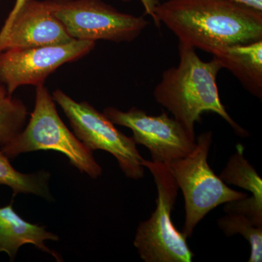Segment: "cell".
<instances>
[{
	"instance_id": "cell-14",
	"label": "cell",
	"mask_w": 262,
	"mask_h": 262,
	"mask_svg": "<svg viewBox=\"0 0 262 262\" xmlns=\"http://www.w3.org/2000/svg\"><path fill=\"white\" fill-rule=\"evenodd\" d=\"M51 175L47 171L25 174L13 168L9 158L0 149V185L9 187L13 196L18 194H32L45 199H52L49 181Z\"/></svg>"
},
{
	"instance_id": "cell-2",
	"label": "cell",
	"mask_w": 262,
	"mask_h": 262,
	"mask_svg": "<svg viewBox=\"0 0 262 262\" xmlns=\"http://www.w3.org/2000/svg\"><path fill=\"white\" fill-rule=\"evenodd\" d=\"M180 61L178 67L165 70L154 90L157 102L167 108L174 118L195 139L194 125L201 121V115L212 112L222 117L235 131L245 137L247 130L239 126L222 103L216 83L217 75L223 69L213 57L202 61L194 48L179 43Z\"/></svg>"
},
{
	"instance_id": "cell-13",
	"label": "cell",
	"mask_w": 262,
	"mask_h": 262,
	"mask_svg": "<svg viewBox=\"0 0 262 262\" xmlns=\"http://www.w3.org/2000/svg\"><path fill=\"white\" fill-rule=\"evenodd\" d=\"M244 147L237 144V151L229 158L220 178L226 184H233L251 193L247 198L250 204L262 211V181L244 155Z\"/></svg>"
},
{
	"instance_id": "cell-10",
	"label": "cell",
	"mask_w": 262,
	"mask_h": 262,
	"mask_svg": "<svg viewBox=\"0 0 262 262\" xmlns=\"http://www.w3.org/2000/svg\"><path fill=\"white\" fill-rule=\"evenodd\" d=\"M74 40L51 13L47 0H26L0 39V52L66 44Z\"/></svg>"
},
{
	"instance_id": "cell-1",
	"label": "cell",
	"mask_w": 262,
	"mask_h": 262,
	"mask_svg": "<svg viewBox=\"0 0 262 262\" xmlns=\"http://www.w3.org/2000/svg\"><path fill=\"white\" fill-rule=\"evenodd\" d=\"M184 45L211 53L215 48L262 40V13L229 0H167L155 8Z\"/></svg>"
},
{
	"instance_id": "cell-7",
	"label": "cell",
	"mask_w": 262,
	"mask_h": 262,
	"mask_svg": "<svg viewBox=\"0 0 262 262\" xmlns=\"http://www.w3.org/2000/svg\"><path fill=\"white\" fill-rule=\"evenodd\" d=\"M68 118L74 134L91 151L103 150L116 158L122 171L129 179H140L144 167L134 138L120 132L115 124L87 101L77 102L61 90L52 94Z\"/></svg>"
},
{
	"instance_id": "cell-16",
	"label": "cell",
	"mask_w": 262,
	"mask_h": 262,
	"mask_svg": "<svg viewBox=\"0 0 262 262\" xmlns=\"http://www.w3.org/2000/svg\"><path fill=\"white\" fill-rule=\"evenodd\" d=\"M218 225L227 237L239 234L251 245L248 262L262 261V226L256 225L243 213H229L218 220Z\"/></svg>"
},
{
	"instance_id": "cell-12",
	"label": "cell",
	"mask_w": 262,
	"mask_h": 262,
	"mask_svg": "<svg viewBox=\"0 0 262 262\" xmlns=\"http://www.w3.org/2000/svg\"><path fill=\"white\" fill-rule=\"evenodd\" d=\"M210 53L250 94L261 99L262 40L215 48Z\"/></svg>"
},
{
	"instance_id": "cell-18",
	"label": "cell",
	"mask_w": 262,
	"mask_h": 262,
	"mask_svg": "<svg viewBox=\"0 0 262 262\" xmlns=\"http://www.w3.org/2000/svg\"><path fill=\"white\" fill-rule=\"evenodd\" d=\"M117 1L123 2V3H129V2L134 1V0H117ZM144 7L145 10V14L149 15L155 20L157 27H160V24L157 20L155 14V8L157 5L159 3L158 0H139Z\"/></svg>"
},
{
	"instance_id": "cell-6",
	"label": "cell",
	"mask_w": 262,
	"mask_h": 262,
	"mask_svg": "<svg viewBox=\"0 0 262 262\" xmlns=\"http://www.w3.org/2000/svg\"><path fill=\"white\" fill-rule=\"evenodd\" d=\"M53 15L75 40L130 42L149 24L103 0H47Z\"/></svg>"
},
{
	"instance_id": "cell-5",
	"label": "cell",
	"mask_w": 262,
	"mask_h": 262,
	"mask_svg": "<svg viewBox=\"0 0 262 262\" xmlns=\"http://www.w3.org/2000/svg\"><path fill=\"white\" fill-rule=\"evenodd\" d=\"M143 166L154 177L158 189L156 210L136 231L134 246L145 262H191L194 253L187 238L171 221L179 187L168 165L143 159Z\"/></svg>"
},
{
	"instance_id": "cell-20",
	"label": "cell",
	"mask_w": 262,
	"mask_h": 262,
	"mask_svg": "<svg viewBox=\"0 0 262 262\" xmlns=\"http://www.w3.org/2000/svg\"><path fill=\"white\" fill-rule=\"evenodd\" d=\"M0 5H1V0H0Z\"/></svg>"
},
{
	"instance_id": "cell-17",
	"label": "cell",
	"mask_w": 262,
	"mask_h": 262,
	"mask_svg": "<svg viewBox=\"0 0 262 262\" xmlns=\"http://www.w3.org/2000/svg\"><path fill=\"white\" fill-rule=\"evenodd\" d=\"M25 1L26 0H15V5L14 6H13V9L10 12L9 15H8L6 20H5L3 28L0 30V39L4 37L5 34L8 32L10 25H11L12 22H13V19H14L15 15L18 13V10L21 8L22 5L25 3Z\"/></svg>"
},
{
	"instance_id": "cell-3",
	"label": "cell",
	"mask_w": 262,
	"mask_h": 262,
	"mask_svg": "<svg viewBox=\"0 0 262 262\" xmlns=\"http://www.w3.org/2000/svg\"><path fill=\"white\" fill-rule=\"evenodd\" d=\"M0 149L8 158L39 150H53L64 155L71 165L91 179H98L102 168L93 151L84 145L58 115L54 100L44 85L36 87L35 104L24 130Z\"/></svg>"
},
{
	"instance_id": "cell-11",
	"label": "cell",
	"mask_w": 262,
	"mask_h": 262,
	"mask_svg": "<svg viewBox=\"0 0 262 262\" xmlns=\"http://www.w3.org/2000/svg\"><path fill=\"white\" fill-rule=\"evenodd\" d=\"M57 234L48 232L44 226L29 223L13 209V205L0 208V252H5L13 261L19 248L25 244H32L51 254L58 261H62L59 253L49 249L46 241H58Z\"/></svg>"
},
{
	"instance_id": "cell-4",
	"label": "cell",
	"mask_w": 262,
	"mask_h": 262,
	"mask_svg": "<svg viewBox=\"0 0 262 262\" xmlns=\"http://www.w3.org/2000/svg\"><path fill=\"white\" fill-rule=\"evenodd\" d=\"M212 139L211 131L203 133L189 154L168 165L184 195L185 222L182 233L186 238L191 237L198 223L217 206L248 196L230 189L210 167L208 157Z\"/></svg>"
},
{
	"instance_id": "cell-19",
	"label": "cell",
	"mask_w": 262,
	"mask_h": 262,
	"mask_svg": "<svg viewBox=\"0 0 262 262\" xmlns=\"http://www.w3.org/2000/svg\"><path fill=\"white\" fill-rule=\"evenodd\" d=\"M262 13V0H229Z\"/></svg>"
},
{
	"instance_id": "cell-15",
	"label": "cell",
	"mask_w": 262,
	"mask_h": 262,
	"mask_svg": "<svg viewBox=\"0 0 262 262\" xmlns=\"http://www.w3.org/2000/svg\"><path fill=\"white\" fill-rule=\"evenodd\" d=\"M28 110L22 100L0 85V148L11 142L24 130Z\"/></svg>"
},
{
	"instance_id": "cell-9",
	"label": "cell",
	"mask_w": 262,
	"mask_h": 262,
	"mask_svg": "<svg viewBox=\"0 0 262 262\" xmlns=\"http://www.w3.org/2000/svg\"><path fill=\"white\" fill-rule=\"evenodd\" d=\"M103 113L115 125L130 128L136 144L149 150L154 163L169 165L187 156L195 147V139L167 113L154 116L136 107L127 112L106 107Z\"/></svg>"
},
{
	"instance_id": "cell-8",
	"label": "cell",
	"mask_w": 262,
	"mask_h": 262,
	"mask_svg": "<svg viewBox=\"0 0 262 262\" xmlns=\"http://www.w3.org/2000/svg\"><path fill=\"white\" fill-rule=\"evenodd\" d=\"M96 47V42L74 40L56 46L13 48L0 52V85L13 95L18 88L44 84L66 63L78 61Z\"/></svg>"
}]
</instances>
